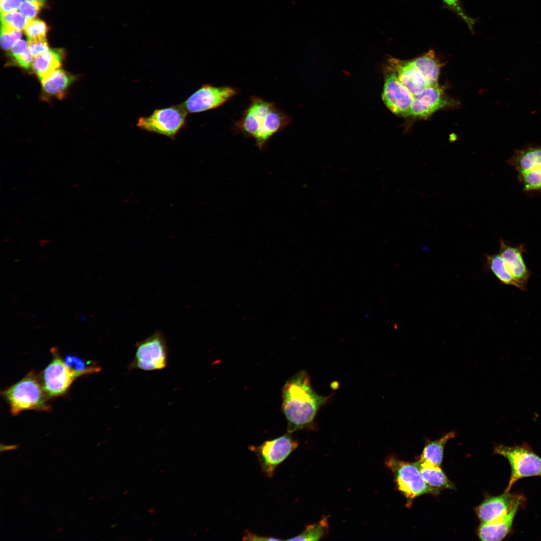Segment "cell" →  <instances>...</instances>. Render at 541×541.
Masks as SVG:
<instances>
[{
    "mask_svg": "<svg viewBox=\"0 0 541 541\" xmlns=\"http://www.w3.org/2000/svg\"><path fill=\"white\" fill-rule=\"evenodd\" d=\"M328 398L314 391L305 371L291 377L282 389V410L288 422L287 432L309 428Z\"/></svg>",
    "mask_w": 541,
    "mask_h": 541,
    "instance_id": "1",
    "label": "cell"
},
{
    "mask_svg": "<svg viewBox=\"0 0 541 541\" xmlns=\"http://www.w3.org/2000/svg\"><path fill=\"white\" fill-rule=\"evenodd\" d=\"M2 394L8 401L13 415L22 411H47L50 408L43 384L33 373L5 390Z\"/></svg>",
    "mask_w": 541,
    "mask_h": 541,
    "instance_id": "2",
    "label": "cell"
},
{
    "mask_svg": "<svg viewBox=\"0 0 541 541\" xmlns=\"http://www.w3.org/2000/svg\"><path fill=\"white\" fill-rule=\"evenodd\" d=\"M385 463L394 475L398 489L408 499V504L422 494L437 495L440 492L426 482L414 463L389 457Z\"/></svg>",
    "mask_w": 541,
    "mask_h": 541,
    "instance_id": "3",
    "label": "cell"
},
{
    "mask_svg": "<svg viewBox=\"0 0 541 541\" xmlns=\"http://www.w3.org/2000/svg\"><path fill=\"white\" fill-rule=\"evenodd\" d=\"M494 452L507 459L511 466V475L505 492H509L513 485L523 477L541 476V457L526 444L508 446L498 445Z\"/></svg>",
    "mask_w": 541,
    "mask_h": 541,
    "instance_id": "4",
    "label": "cell"
},
{
    "mask_svg": "<svg viewBox=\"0 0 541 541\" xmlns=\"http://www.w3.org/2000/svg\"><path fill=\"white\" fill-rule=\"evenodd\" d=\"M168 347L165 338L156 331L136 344V352L130 364V370L154 371L165 368L168 364Z\"/></svg>",
    "mask_w": 541,
    "mask_h": 541,
    "instance_id": "5",
    "label": "cell"
},
{
    "mask_svg": "<svg viewBox=\"0 0 541 541\" xmlns=\"http://www.w3.org/2000/svg\"><path fill=\"white\" fill-rule=\"evenodd\" d=\"M187 113L180 105L155 109L147 117L138 119L137 127L174 139L187 124Z\"/></svg>",
    "mask_w": 541,
    "mask_h": 541,
    "instance_id": "6",
    "label": "cell"
},
{
    "mask_svg": "<svg viewBox=\"0 0 541 541\" xmlns=\"http://www.w3.org/2000/svg\"><path fill=\"white\" fill-rule=\"evenodd\" d=\"M298 441L291 433L264 441L258 446H251L249 449L256 454L262 471L265 476L272 477L276 468L298 447Z\"/></svg>",
    "mask_w": 541,
    "mask_h": 541,
    "instance_id": "7",
    "label": "cell"
},
{
    "mask_svg": "<svg viewBox=\"0 0 541 541\" xmlns=\"http://www.w3.org/2000/svg\"><path fill=\"white\" fill-rule=\"evenodd\" d=\"M237 88L228 86L202 85L180 105L187 113H197L216 109L236 96Z\"/></svg>",
    "mask_w": 541,
    "mask_h": 541,
    "instance_id": "8",
    "label": "cell"
},
{
    "mask_svg": "<svg viewBox=\"0 0 541 541\" xmlns=\"http://www.w3.org/2000/svg\"><path fill=\"white\" fill-rule=\"evenodd\" d=\"M382 99L394 114L409 116L413 96L400 82L396 72L388 64L385 69Z\"/></svg>",
    "mask_w": 541,
    "mask_h": 541,
    "instance_id": "9",
    "label": "cell"
},
{
    "mask_svg": "<svg viewBox=\"0 0 541 541\" xmlns=\"http://www.w3.org/2000/svg\"><path fill=\"white\" fill-rule=\"evenodd\" d=\"M53 359L43 373V386L48 396L55 397L65 394L73 381L74 374L68 369L56 349H52Z\"/></svg>",
    "mask_w": 541,
    "mask_h": 541,
    "instance_id": "10",
    "label": "cell"
},
{
    "mask_svg": "<svg viewBox=\"0 0 541 541\" xmlns=\"http://www.w3.org/2000/svg\"><path fill=\"white\" fill-rule=\"evenodd\" d=\"M276 104L262 98L252 96L243 110L241 118L234 121L232 126L235 134L241 133L245 137H253L263 123L265 116Z\"/></svg>",
    "mask_w": 541,
    "mask_h": 541,
    "instance_id": "11",
    "label": "cell"
},
{
    "mask_svg": "<svg viewBox=\"0 0 541 541\" xmlns=\"http://www.w3.org/2000/svg\"><path fill=\"white\" fill-rule=\"evenodd\" d=\"M449 104L438 85L427 86L422 93L413 96L409 116L425 118Z\"/></svg>",
    "mask_w": 541,
    "mask_h": 541,
    "instance_id": "12",
    "label": "cell"
},
{
    "mask_svg": "<svg viewBox=\"0 0 541 541\" xmlns=\"http://www.w3.org/2000/svg\"><path fill=\"white\" fill-rule=\"evenodd\" d=\"M523 500V496L517 494L506 513L491 521L482 522L477 531L479 538L484 541H498L504 538L511 529L515 515Z\"/></svg>",
    "mask_w": 541,
    "mask_h": 541,
    "instance_id": "13",
    "label": "cell"
},
{
    "mask_svg": "<svg viewBox=\"0 0 541 541\" xmlns=\"http://www.w3.org/2000/svg\"><path fill=\"white\" fill-rule=\"evenodd\" d=\"M523 248L521 245L513 247L503 240H500L499 254L509 272L520 285L522 291H525L530 273L523 258Z\"/></svg>",
    "mask_w": 541,
    "mask_h": 541,
    "instance_id": "14",
    "label": "cell"
},
{
    "mask_svg": "<svg viewBox=\"0 0 541 541\" xmlns=\"http://www.w3.org/2000/svg\"><path fill=\"white\" fill-rule=\"evenodd\" d=\"M291 120L290 116L274 106L253 137L255 146L261 151L264 149L270 138L287 126Z\"/></svg>",
    "mask_w": 541,
    "mask_h": 541,
    "instance_id": "15",
    "label": "cell"
},
{
    "mask_svg": "<svg viewBox=\"0 0 541 541\" xmlns=\"http://www.w3.org/2000/svg\"><path fill=\"white\" fill-rule=\"evenodd\" d=\"M388 64L396 72L401 84L413 96L422 93L427 87L425 79L411 60H400L391 58L388 60Z\"/></svg>",
    "mask_w": 541,
    "mask_h": 541,
    "instance_id": "16",
    "label": "cell"
},
{
    "mask_svg": "<svg viewBox=\"0 0 541 541\" xmlns=\"http://www.w3.org/2000/svg\"><path fill=\"white\" fill-rule=\"evenodd\" d=\"M517 494L505 492L496 496L486 497L476 509V514L482 522L495 520L506 513Z\"/></svg>",
    "mask_w": 541,
    "mask_h": 541,
    "instance_id": "17",
    "label": "cell"
},
{
    "mask_svg": "<svg viewBox=\"0 0 541 541\" xmlns=\"http://www.w3.org/2000/svg\"><path fill=\"white\" fill-rule=\"evenodd\" d=\"M64 57L63 49H50L47 52L34 57L31 68L41 81L60 68Z\"/></svg>",
    "mask_w": 541,
    "mask_h": 541,
    "instance_id": "18",
    "label": "cell"
},
{
    "mask_svg": "<svg viewBox=\"0 0 541 541\" xmlns=\"http://www.w3.org/2000/svg\"><path fill=\"white\" fill-rule=\"evenodd\" d=\"M76 79L75 76L59 69L41 81L43 92L48 96L61 99L70 85Z\"/></svg>",
    "mask_w": 541,
    "mask_h": 541,
    "instance_id": "19",
    "label": "cell"
},
{
    "mask_svg": "<svg viewBox=\"0 0 541 541\" xmlns=\"http://www.w3.org/2000/svg\"><path fill=\"white\" fill-rule=\"evenodd\" d=\"M411 61L425 79L427 86L438 85L441 66L433 50H430Z\"/></svg>",
    "mask_w": 541,
    "mask_h": 541,
    "instance_id": "20",
    "label": "cell"
},
{
    "mask_svg": "<svg viewBox=\"0 0 541 541\" xmlns=\"http://www.w3.org/2000/svg\"><path fill=\"white\" fill-rule=\"evenodd\" d=\"M414 463L424 480L431 487L438 490L455 488L453 484L448 479L440 466L420 459Z\"/></svg>",
    "mask_w": 541,
    "mask_h": 541,
    "instance_id": "21",
    "label": "cell"
},
{
    "mask_svg": "<svg viewBox=\"0 0 541 541\" xmlns=\"http://www.w3.org/2000/svg\"><path fill=\"white\" fill-rule=\"evenodd\" d=\"M512 164L522 173L541 166V148L530 147L515 153Z\"/></svg>",
    "mask_w": 541,
    "mask_h": 541,
    "instance_id": "22",
    "label": "cell"
},
{
    "mask_svg": "<svg viewBox=\"0 0 541 541\" xmlns=\"http://www.w3.org/2000/svg\"><path fill=\"white\" fill-rule=\"evenodd\" d=\"M455 436V432L451 431L437 440L428 441L419 459L440 467L444 446L449 440Z\"/></svg>",
    "mask_w": 541,
    "mask_h": 541,
    "instance_id": "23",
    "label": "cell"
},
{
    "mask_svg": "<svg viewBox=\"0 0 541 541\" xmlns=\"http://www.w3.org/2000/svg\"><path fill=\"white\" fill-rule=\"evenodd\" d=\"M486 261L489 268L502 283L514 286L522 291L520 285L508 270L499 253L487 255Z\"/></svg>",
    "mask_w": 541,
    "mask_h": 541,
    "instance_id": "24",
    "label": "cell"
},
{
    "mask_svg": "<svg viewBox=\"0 0 541 541\" xmlns=\"http://www.w3.org/2000/svg\"><path fill=\"white\" fill-rule=\"evenodd\" d=\"M64 361L76 378L82 375L97 373L100 370V367L96 363L86 361L76 355H68L64 359Z\"/></svg>",
    "mask_w": 541,
    "mask_h": 541,
    "instance_id": "25",
    "label": "cell"
},
{
    "mask_svg": "<svg viewBox=\"0 0 541 541\" xmlns=\"http://www.w3.org/2000/svg\"><path fill=\"white\" fill-rule=\"evenodd\" d=\"M328 517L322 518L319 522L308 525L299 534L287 540H318L327 533L329 527Z\"/></svg>",
    "mask_w": 541,
    "mask_h": 541,
    "instance_id": "26",
    "label": "cell"
},
{
    "mask_svg": "<svg viewBox=\"0 0 541 541\" xmlns=\"http://www.w3.org/2000/svg\"><path fill=\"white\" fill-rule=\"evenodd\" d=\"M10 55L14 63L20 67L25 69L31 68L33 56L25 41L18 40L11 49Z\"/></svg>",
    "mask_w": 541,
    "mask_h": 541,
    "instance_id": "27",
    "label": "cell"
},
{
    "mask_svg": "<svg viewBox=\"0 0 541 541\" xmlns=\"http://www.w3.org/2000/svg\"><path fill=\"white\" fill-rule=\"evenodd\" d=\"M1 28L21 31L25 30L30 20L16 11L1 13Z\"/></svg>",
    "mask_w": 541,
    "mask_h": 541,
    "instance_id": "28",
    "label": "cell"
},
{
    "mask_svg": "<svg viewBox=\"0 0 541 541\" xmlns=\"http://www.w3.org/2000/svg\"><path fill=\"white\" fill-rule=\"evenodd\" d=\"M525 190L541 189V166L520 173Z\"/></svg>",
    "mask_w": 541,
    "mask_h": 541,
    "instance_id": "29",
    "label": "cell"
},
{
    "mask_svg": "<svg viewBox=\"0 0 541 541\" xmlns=\"http://www.w3.org/2000/svg\"><path fill=\"white\" fill-rule=\"evenodd\" d=\"M24 31L28 39L46 37L48 27L44 22L34 19L29 21Z\"/></svg>",
    "mask_w": 541,
    "mask_h": 541,
    "instance_id": "30",
    "label": "cell"
},
{
    "mask_svg": "<svg viewBox=\"0 0 541 541\" xmlns=\"http://www.w3.org/2000/svg\"><path fill=\"white\" fill-rule=\"evenodd\" d=\"M1 46L5 50L11 49L22 36V33L19 31L1 28Z\"/></svg>",
    "mask_w": 541,
    "mask_h": 541,
    "instance_id": "31",
    "label": "cell"
},
{
    "mask_svg": "<svg viewBox=\"0 0 541 541\" xmlns=\"http://www.w3.org/2000/svg\"><path fill=\"white\" fill-rule=\"evenodd\" d=\"M29 51L34 57L42 55L49 51L46 37L28 39Z\"/></svg>",
    "mask_w": 541,
    "mask_h": 541,
    "instance_id": "32",
    "label": "cell"
},
{
    "mask_svg": "<svg viewBox=\"0 0 541 541\" xmlns=\"http://www.w3.org/2000/svg\"><path fill=\"white\" fill-rule=\"evenodd\" d=\"M44 3L40 2L25 1L20 7V13L28 20H33L39 13Z\"/></svg>",
    "mask_w": 541,
    "mask_h": 541,
    "instance_id": "33",
    "label": "cell"
},
{
    "mask_svg": "<svg viewBox=\"0 0 541 541\" xmlns=\"http://www.w3.org/2000/svg\"><path fill=\"white\" fill-rule=\"evenodd\" d=\"M445 5L455 12L466 23L471 31H473L475 20L468 17L463 11L459 0H442Z\"/></svg>",
    "mask_w": 541,
    "mask_h": 541,
    "instance_id": "34",
    "label": "cell"
},
{
    "mask_svg": "<svg viewBox=\"0 0 541 541\" xmlns=\"http://www.w3.org/2000/svg\"><path fill=\"white\" fill-rule=\"evenodd\" d=\"M22 0H0L1 13L16 11L20 6Z\"/></svg>",
    "mask_w": 541,
    "mask_h": 541,
    "instance_id": "35",
    "label": "cell"
},
{
    "mask_svg": "<svg viewBox=\"0 0 541 541\" xmlns=\"http://www.w3.org/2000/svg\"><path fill=\"white\" fill-rule=\"evenodd\" d=\"M245 540H282V539L278 538L274 536H263L258 535L249 530H245L242 538Z\"/></svg>",
    "mask_w": 541,
    "mask_h": 541,
    "instance_id": "36",
    "label": "cell"
},
{
    "mask_svg": "<svg viewBox=\"0 0 541 541\" xmlns=\"http://www.w3.org/2000/svg\"><path fill=\"white\" fill-rule=\"evenodd\" d=\"M18 447H19V445H16V444L6 445V444H1L0 450H1V452H2L3 451H8V450H16Z\"/></svg>",
    "mask_w": 541,
    "mask_h": 541,
    "instance_id": "37",
    "label": "cell"
},
{
    "mask_svg": "<svg viewBox=\"0 0 541 541\" xmlns=\"http://www.w3.org/2000/svg\"><path fill=\"white\" fill-rule=\"evenodd\" d=\"M25 1H34V2H42V3H44V2L45 1V0H25Z\"/></svg>",
    "mask_w": 541,
    "mask_h": 541,
    "instance_id": "38",
    "label": "cell"
}]
</instances>
